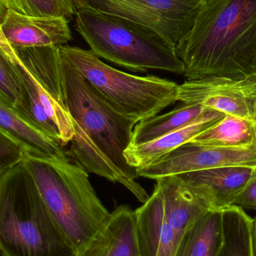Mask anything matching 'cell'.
<instances>
[{
    "label": "cell",
    "mask_w": 256,
    "mask_h": 256,
    "mask_svg": "<svg viewBox=\"0 0 256 256\" xmlns=\"http://www.w3.org/2000/svg\"><path fill=\"white\" fill-rule=\"evenodd\" d=\"M0 130L19 143L28 156L49 160L68 156L62 146L28 124L14 108L1 100Z\"/></svg>",
    "instance_id": "obj_15"
},
{
    "label": "cell",
    "mask_w": 256,
    "mask_h": 256,
    "mask_svg": "<svg viewBox=\"0 0 256 256\" xmlns=\"http://www.w3.org/2000/svg\"><path fill=\"white\" fill-rule=\"evenodd\" d=\"M68 22L64 18L26 16L8 10L0 19V26L13 49L61 46L72 39Z\"/></svg>",
    "instance_id": "obj_11"
},
{
    "label": "cell",
    "mask_w": 256,
    "mask_h": 256,
    "mask_svg": "<svg viewBox=\"0 0 256 256\" xmlns=\"http://www.w3.org/2000/svg\"><path fill=\"white\" fill-rule=\"evenodd\" d=\"M224 245L222 210H209L186 230L176 256H220Z\"/></svg>",
    "instance_id": "obj_16"
},
{
    "label": "cell",
    "mask_w": 256,
    "mask_h": 256,
    "mask_svg": "<svg viewBox=\"0 0 256 256\" xmlns=\"http://www.w3.org/2000/svg\"><path fill=\"white\" fill-rule=\"evenodd\" d=\"M0 48L7 54H10L14 52L13 48L8 43L6 37H4V34H3L2 31L1 30V26H0Z\"/></svg>",
    "instance_id": "obj_24"
},
{
    "label": "cell",
    "mask_w": 256,
    "mask_h": 256,
    "mask_svg": "<svg viewBox=\"0 0 256 256\" xmlns=\"http://www.w3.org/2000/svg\"><path fill=\"white\" fill-rule=\"evenodd\" d=\"M153 194L135 210L140 256H176L190 226L210 210L178 176L156 179Z\"/></svg>",
    "instance_id": "obj_7"
},
{
    "label": "cell",
    "mask_w": 256,
    "mask_h": 256,
    "mask_svg": "<svg viewBox=\"0 0 256 256\" xmlns=\"http://www.w3.org/2000/svg\"><path fill=\"white\" fill-rule=\"evenodd\" d=\"M60 74L64 104L74 130L68 155L87 172L123 185L146 202L148 194L137 183V170L124 156L136 122L112 109L61 56Z\"/></svg>",
    "instance_id": "obj_1"
},
{
    "label": "cell",
    "mask_w": 256,
    "mask_h": 256,
    "mask_svg": "<svg viewBox=\"0 0 256 256\" xmlns=\"http://www.w3.org/2000/svg\"><path fill=\"white\" fill-rule=\"evenodd\" d=\"M176 50L186 80L256 75V0H206Z\"/></svg>",
    "instance_id": "obj_2"
},
{
    "label": "cell",
    "mask_w": 256,
    "mask_h": 256,
    "mask_svg": "<svg viewBox=\"0 0 256 256\" xmlns=\"http://www.w3.org/2000/svg\"><path fill=\"white\" fill-rule=\"evenodd\" d=\"M0 254L76 256L78 250L45 204L25 162L0 176Z\"/></svg>",
    "instance_id": "obj_3"
},
{
    "label": "cell",
    "mask_w": 256,
    "mask_h": 256,
    "mask_svg": "<svg viewBox=\"0 0 256 256\" xmlns=\"http://www.w3.org/2000/svg\"><path fill=\"white\" fill-rule=\"evenodd\" d=\"M224 245L220 256H256L252 218L244 209L231 206L222 209Z\"/></svg>",
    "instance_id": "obj_19"
},
{
    "label": "cell",
    "mask_w": 256,
    "mask_h": 256,
    "mask_svg": "<svg viewBox=\"0 0 256 256\" xmlns=\"http://www.w3.org/2000/svg\"><path fill=\"white\" fill-rule=\"evenodd\" d=\"M27 156L19 143L0 130V176L24 162Z\"/></svg>",
    "instance_id": "obj_22"
},
{
    "label": "cell",
    "mask_w": 256,
    "mask_h": 256,
    "mask_svg": "<svg viewBox=\"0 0 256 256\" xmlns=\"http://www.w3.org/2000/svg\"><path fill=\"white\" fill-rule=\"evenodd\" d=\"M189 142L222 148H248L256 146V123L226 115L212 127Z\"/></svg>",
    "instance_id": "obj_18"
},
{
    "label": "cell",
    "mask_w": 256,
    "mask_h": 256,
    "mask_svg": "<svg viewBox=\"0 0 256 256\" xmlns=\"http://www.w3.org/2000/svg\"><path fill=\"white\" fill-rule=\"evenodd\" d=\"M206 0H72L88 10L126 18L158 32L174 48L192 28Z\"/></svg>",
    "instance_id": "obj_8"
},
{
    "label": "cell",
    "mask_w": 256,
    "mask_h": 256,
    "mask_svg": "<svg viewBox=\"0 0 256 256\" xmlns=\"http://www.w3.org/2000/svg\"><path fill=\"white\" fill-rule=\"evenodd\" d=\"M216 112L202 105L182 103L170 112L138 122L132 130L130 146L153 141Z\"/></svg>",
    "instance_id": "obj_17"
},
{
    "label": "cell",
    "mask_w": 256,
    "mask_h": 256,
    "mask_svg": "<svg viewBox=\"0 0 256 256\" xmlns=\"http://www.w3.org/2000/svg\"><path fill=\"white\" fill-rule=\"evenodd\" d=\"M0 100L16 109L21 102V84L10 57L0 48Z\"/></svg>",
    "instance_id": "obj_21"
},
{
    "label": "cell",
    "mask_w": 256,
    "mask_h": 256,
    "mask_svg": "<svg viewBox=\"0 0 256 256\" xmlns=\"http://www.w3.org/2000/svg\"><path fill=\"white\" fill-rule=\"evenodd\" d=\"M62 58L116 112L134 120L158 115L178 100V84L156 76H136L114 68L91 50L63 45Z\"/></svg>",
    "instance_id": "obj_6"
},
{
    "label": "cell",
    "mask_w": 256,
    "mask_h": 256,
    "mask_svg": "<svg viewBox=\"0 0 256 256\" xmlns=\"http://www.w3.org/2000/svg\"><path fill=\"white\" fill-rule=\"evenodd\" d=\"M10 10L30 16H54L70 20L75 15L72 0H0V19Z\"/></svg>",
    "instance_id": "obj_20"
},
{
    "label": "cell",
    "mask_w": 256,
    "mask_h": 256,
    "mask_svg": "<svg viewBox=\"0 0 256 256\" xmlns=\"http://www.w3.org/2000/svg\"><path fill=\"white\" fill-rule=\"evenodd\" d=\"M178 100L256 123V75L234 79L208 76L178 85Z\"/></svg>",
    "instance_id": "obj_9"
},
{
    "label": "cell",
    "mask_w": 256,
    "mask_h": 256,
    "mask_svg": "<svg viewBox=\"0 0 256 256\" xmlns=\"http://www.w3.org/2000/svg\"><path fill=\"white\" fill-rule=\"evenodd\" d=\"M252 242H254V250L256 256V215L255 218H252Z\"/></svg>",
    "instance_id": "obj_25"
},
{
    "label": "cell",
    "mask_w": 256,
    "mask_h": 256,
    "mask_svg": "<svg viewBox=\"0 0 256 256\" xmlns=\"http://www.w3.org/2000/svg\"><path fill=\"white\" fill-rule=\"evenodd\" d=\"M40 196L64 234L78 250L91 242L111 213L104 206L88 173L70 156L24 160Z\"/></svg>",
    "instance_id": "obj_4"
},
{
    "label": "cell",
    "mask_w": 256,
    "mask_h": 256,
    "mask_svg": "<svg viewBox=\"0 0 256 256\" xmlns=\"http://www.w3.org/2000/svg\"><path fill=\"white\" fill-rule=\"evenodd\" d=\"M75 28L90 50L134 72L160 70L183 75L176 48L158 32L126 18L102 12L78 10Z\"/></svg>",
    "instance_id": "obj_5"
},
{
    "label": "cell",
    "mask_w": 256,
    "mask_h": 256,
    "mask_svg": "<svg viewBox=\"0 0 256 256\" xmlns=\"http://www.w3.org/2000/svg\"><path fill=\"white\" fill-rule=\"evenodd\" d=\"M256 166V146L222 148L188 142L171 150L148 166L138 168V177L153 179L218 167Z\"/></svg>",
    "instance_id": "obj_10"
},
{
    "label": "cell",
    "mask_w": 256,
    "mask_h": 256,
    "mask_svg": "<svg viewBox=\"0 0 256 256\" xmlns=\"http://www.w3.org/2000/svg\"></svg>",
    "instance_id": "obj_26"
},
{
    "label": "cell",
    "mask_w": 256,
    "mask_h": 256,
    "mask_svg": "<svg viewBox=\"0 0 256 256\" xmlns=\"http://www.w3.org/2000/svg\"><path fill=\"white\" fill-rule=\"evenodd\" d=\"M254 167L232 166L184 173L178 176L184 186L210 210L232 206L246 184Z\"/></svg>",
    "instance_id": "obj_12"
},
{
    "label": "cell",
    "mask_w": 256,
    "mask_h": 256,
    "mask_svg": "<svg viewBox=\"0 0 256 256\" xmlns=\"http://www.w3.org/2000/svg\"><path fill=\"white\" fill-rule=\"evenodd\" d=\"M225 116L226 114L222 112H216L184 127L172 131L153 141L136 146H130L124 152L126 160L130 166L136 170L148 166L171 150L189 142L194 137L212 127Z\"/></svg>",
    "instance_id": "obj_14"
},
{
    "label": "cell",
    "mask_w": 256,
    "mask_h": 256,
    "mask_svg": "<svg viewBox=\"0 0 256 256\" xmlns=\"http://www.w3.org/2000/svg\"><path fill=\"white\" fill-rule=\"evenodd\" d=\"M76 256H140L135 210L128 206L115 209L97 236Z\"/></svg>",
    "instance_id": "obj_13"
},
{
    "label": "cell",
    "mask_w": 256,
    "mask_h": 256,
    "mask_svg": "<svg viewBox=\"0 0 256 256\" xmlns=\"http://www.w3.org/2000/svg\"><path fill=\"white\" fill-rule=\"evenodd\" d=\"M233 204L243 209L256 210V166L252 168V172L246 184L236 196Z\"/></svg>",
    "instance_id": "obj_23"
}]
</instances>
